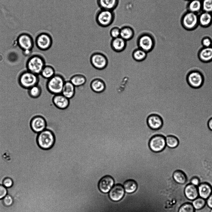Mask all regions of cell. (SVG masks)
<instances>
[{"label": "cell", "instance_id": "cell-28", "mask_svg": "<svg viewBox=\"0 0 212 212\" xmlns=\"http://www.w3.org/2000/svg\"><path fill=\"white\" fill-rule=\"evenodd\" d=\"M90 86L94 92L99 93L103 92L105 89V85L104 81L99 79H95L91 82Z\"/></svg>", "mask_w": 212, "mask_h": 212}, {"label": "cell", "instance_id": "cell-39", "mask_svg": "<svg viewBox=\"0 0 212 212\" xmlns=\"http://www.w3.org/2000/svg\"><path fill=\"white\" fill-rule=\"evenodd\" d=\"M2 200L3 204L6 206L12 205L14 202L12 196L8 194H7Z\"/></svg>", "mask_w": 212, "mask_h": 212}, {"label": "cell", "instance_id": "cell-22", "mask_svg": "<svg viewBox=\"0 0 212 212\" xmlns=\"http://www.w3.org/2000/svg\"><path fill=\"white\" fill-rule=\"evenodd\" d=\"M186 8L187 11L199 14L202 11L201 0H190L188 1Z\"/></svg>", "mask_w": 212, "mask_h": 212}, {"label": "cell", "instance_id": "cell-34", "mask_svg": "<svg viewBox=\"0 0 212 212\" xmlns=\"http://www.w3.org/2000/svg\"><path fill=\"white\" fill-rule=\"evenodd\" d=\"M192 204L196 210L202 209L206 205V200L199 196L192 200Z\"/></svg>", "mask_w": 212, "mask_h": 212}, {"label": "cell", "instance_id": "cell-6", "mask_svg": "<svg viewBox=\"0 0 212 212\" xmlns=\"http://www.w3.org/2000/svg\"><path fill=\"white\" fill-rule=\"evenodd\" d=\"M37 142L40 148L44 149H48L53 145L55 137L52 131L45 129L39 133Z\"/></svg>", "mask_w": 212, "mask_h": 212}, {"label": "cell", "instance_id": "cell-14", "mask_svg": "<svg viewBox=\"0 0 212 212\" xmlns=\"http://www.w3.org/2000/svg\"><path fill=\"white\" fill-rule=\"evenodd\" d=\"M149 127L153 130H158L163 125V121L162 118L159 115L153 114L149 115L147 120Z\"/></svg>", "mask_w": 212, "mask_h": 212}, {"label": "cell", "instance_id": "cell-23", "mask_svg": "<svg viewBox=\"0 0 212 212\" xmlns=\"http://www.w3.org/2000/svg\"><path fill=\"white\" fill-rule=\"evenodd\" d=\"M172 178L176 183L183 185L187 183V177L185 173L180 169H177L173 171L172 173Z\"/></svg>", "mask_w": 212, "mask_h": 212}, {"label": "cell", "instance_id": "cell-18", "mask_svg": "<svg viewBox=\"0 0 212 212\" xmlns=\"http://www.w3.org/2000/svg\"><path fill=\"white\" fill-rule=\"evenodd\" d=\"M199 25L203 28H208L212 24V13L202 11L198 14Z\"/></svg>", "mask_w": 212, "mask_h": 212}, {"label": "cell", "instance_id": "cell-49", "mask_svg": "<svg viewBox=\"0 0 212 212\" xmlns=\"http://www.w3.org/2000/svg\"><path fill=\"white\" fill-rule=\"evenodd\" d=\"M184 0L186 1H189L190 0Z\"/></svg>", "mask_w": 212, "mask_h": 212}, {"label": "cell", "instance_id": "cell-1", "mask_svg": "<svg viewBox=\"0 0 212 212\" xmlns=\"http://www.w3.org/2000/svg\"><path fill=\"white\" fill-rule=\"evenodd\" d=\"M39 75L35 74L27 70L20 73L18 81L22 88L28 90L32 86L39 84Z\"/></svg>", "mask_w": 212, "mask_h": 212}, {"label": "cell", "instance_id": "cell-31", "mask_svg": "<svg viewBox=\"0 0 212 212\" xmlns=\"http://www.w3.org/2000/svg\"><path fill=\"white\" fill-rule=\"evenodd\" d=\"M70 81L75 87H77L84 85L86 82V79L82 75L76 74L72 76Z\"/></svg>", "mask_w": 212, "mask_h": 212}, {"label": "cell", "instance_id": "cell-17", "mask_svg": "<svg viewBox=\"0 0 212 212\" xmlns=\"http://www.w3.org/2000/svg\"><path fill=\"white\" fill-rule=\"evenodd\" d=\"M184 193L185 197L188 200L191 201L199 196L197 187L190 182L185 186Z\"/></svg>", "mask_w": 212, "mask_h": 212}, {"label": "cell", "instance_id": "cell-46", "mask_svg": "<svg viewBox=\"0 0 212 212\" xmlns=\"http://www.w3.org/2000/svg\"><path fill=\"white\" fill-rule=\"evenodd\" d=\"M207 126L209 129L212 131V117L208 121Z\"/></svg>", "mask_w": 212, "mask_h": 212}, {"label": "cell", "instance_id": "cell-20", "mask_svg": "<svg viewBox=\"0 0 212 212\" xmlns=\"http://www.w3.org/2000/svg\"><path fill=\"white\" fill-rule=\"evenodd\" d=\"M100 9L113 11L117 7L119 0H96Z\"/></svg>", "mask_w": 212, "mask_h": 212}, {"label": "cell", "instance_id": "cell-48", "mask_svg": "<svg viewBox=\"0 0 212 212\" xmlns=\"http://www.w3.org/2000/svg\"><path fill=\"white\" fill-rule=\"evenodd\" d=\"M46 162L47 164V165H48V164H47V162Z\"/></svg>", "mask_w": 212, "mask_h": 212}, {"label": "cell", "instance_id": "cell-7", "mask_svg": "<svg viewBox=\"0 0 212 212\" xmlns=\"http://www.w3.org/2000/svg\"><path fill=\"white\" fill-rule=\"evenodd\" d=\"M136 41L139 48L147 53L153 49L155 44V39L150 34L144 33L138 37Z\"/></svg>", "mask_w": 212, "mask_h": 212}, {"label": "cell", "instance_id": "cell-41", "mask_svg": "<svg viewBox=\"0 0 212 212\" xmlns=\"http://www.w3.org/2000/svg\"><path fill=\"white\" fill-rule=\"evenodd\" d=\"M13 184V180L11 178L8 177L4 178L2 182V185L7 188L12 187Z\"/></svg>", "mask_w": 212, "mask_h": 212}, {"label": "cell", "instance_id": "cell-15", "mask_svg": "<svg viewBox=\"0 0 212 212\" xmlns=\"http://www.w3.org/2000/svg\"><path fill=\"white\" fill-rule=\"evenodd\" d=\"M125 193L123 187L120 184H117L110 191L109 196L111 200L118 201L122 199Z\"/></svg>", "mask_w": 212, "mask_h": 212}, {"label": "cell", "instance_id": "cell-5", "mask_svg": "<svg viewBox=\"0 0 212 212\" xmlns=\"http://www.w3.org/2000/svg\"><path fill=\"white\" fill-rule=\"evenodd\" d=\"M65 82L61 76L55 74L48 80L47 88L50 92L54 95L61 94Z\"/></svg>", "mask_w": 212, "mask_h": 212}, {"label": "cell", "instance_id": "cell-21", "mask_svg": "<svg viewBox=\"0 0 212 212\" xmlns=\"http://www.w3.org/2000/svg\"><path fill=\"white\" fill-rule=\"evenodd\" d=\"M53 100L54 104L57 107L62 109L67 108L69 103V99L62 94L54 95Z\"/></svg>", "mask_w": 212, "mask_h": 212}, {"label": "cell", "instance_id": "cell-36", "mask_svg": "<svg viewBox=\"0 0 212 212\" xmlns=\"http://www.w3.org/2000/svg\"><path fill=\"white\" fill-rule=\"evenodd\" d=\"M192 201L186 202L179 207L178 212H195L196 210L193 207Z\"/></svg>", "mask_w": 212, "mask_h": 212}, {"label": "cell", "instance_id": "cell-11", "mask_svg": "<svg viewBox=\"0 0 212 212\" xmlns=\"http://www.w3.org/2000/svg\"><path fill=\"white\" fill-rule=\"evenodd\" d=\"M188 84L191 87L197 88L200 87L203 85L204 77L202 74L197 71H193L187 76Z\"/></svg>", "mask_w": 212, "mask_h": 212}, {"label": "cell", "instance_id": "cell-35", "mask_svg": "<svg viewBox=\"0 0 212 212\" xmlns=\"http://www.w3.org/2000/svg\"><path fill=\"white\" fill-rule=\"evenodd\" d=\"M147 52L140 48L135 50L133 53L134 59L138 61H141L144 60L147 55Z\"/></svg>", "mask_w": 212, "mask_h": 212}, {"label": "cell", "instance_id": "cell-30", "mask_svg": "<svg viewBox=\"0 0 212 212\" xmlns=\"http://www.w3.org/2000/svg\"><path fill=\"white\" fill-rule=\"evenodd\" d=\"M166 146L169 148L174 149L176 148L179 144L178 138L173 135H169L165 137Z\"/></svg>", "mask_w": 212, "mask_h": 212}, {"label": "cell", "instance_id": "cell-19", "mask_svg": "<svg viewBox=\"0 0 212 212\" xmlns=\"http://www.w3.org/2000/svg\"><path fill=\"white\" fill-rule=\"evenodd\" d=\"M199 196L206 200L212 193V187L207 182L200 183L197 187Z\"/></svg>", "mask_w": 212, "mask_h": 212}, {"label": "cell", "instance_id": "cell-10", "mask_svg": "<svg viewBox=\"0 0 212 212\" xmlns=\"http://www.w3.org/2000/svg\"><path fill=\"white\" fill-rule=\"evenodd\" d=\"M17 44L22 50H32L34 46V41L32 37L29 34L23 33L20 34L17 39Z\"/></svg>", "mask_w": 212, "mask_h": 212}, {"label": "cell", "instance_id": "cell-25", "mask_svg": "<svg viewBox=\"0 0 212 212\" xmlns=\"http://www.w3.org/2000/svg\"><path fill=\"white\" fill-rule=\"evenodd\" d=\"M75 92V87L70 81H66L64 85L62 94L69 99L74 96Z\"/></svg>", "mask_w": 212, "mask_h": 212}, {"label": "cell", "instance_id": "cell-44", "mask_svg": "<svg viewBox=\"0 0 212 212\" xmlns=\"http://www.w3.org/2000/svg\"><path fill=\"white\" fill-rule=\"evenodd\" d=\"M206 205L210 209H212V193L206 200Z\"/></svg>", "mask_w": 212, "mask_h": 212}, {"label": "cell", "instance_id": "cell-16", "mask_svg": "<svg viewBox=\"0 0 212 212\" xmlns=\"http://www.w3.org/2000/svg\"><path fill=\"white\" fill-rule=\"evenodd\" d=\"M31 127L35 132L39 133L46 129V122L45 119L41 116L34 118L31 122Z\"/></svg>", "mask_w": 212, "mask_h": 212}, {"label": "cell", "instance_id": "cell-29", "mask_svg": "<svg viewBox=\"0 0 212 212\" xmlns=\"http://www.w3.org/2000/svg\"><path fill=\"white\" fill-rule=\"evenodd\" d=\"M42 89L39 84L34 85L28 90V93L30 98L36 99L41 95Z\"/></svg>", "mask_w": 212, "mask_h": 212}, {"label": "cell", "instance_id": "cell-42", "mask_svg": "<svg viewBox=\"0 0 212 212\" xmlns=\"http://www.w3.org/2000/svg\"><path fill=\"white\" fill-rule=\"evenodd\" d=\"M7 194V188L0 184V200L2 199Z\"/></svg>", "mask_w": 212, "mask_h": 212}, {"label": "cell", "instance_id": "cell-47", "mask_svg": "<svg viewBox=\"0 0 212 212\" xmlns=\"http://www.w3.org/2000/svg\"><path fill=\"white\" fill-rule=\"evenodd\" d=\"M210 212H212V209H211V210H210Z\"/></svg>", "mask_w": 212, "mask_h": 212}, {"label": "cell", "instance_id": "cell-37", "mask_svg": "<svg viewBox=\"0 0 212 212\" xmlns=\"http://www.w3.org/2000/svg\"><path fill=\"white\" fill-rule=\"evenodd\" d=\"M202 11L212 13V0H201Z\"/></svg>", "mask_w": 212, "mask_h": 212}, {"label": "cell", "instance_id": "cell-4", "mask_svg": "<svg viewBox=\"0 0 212 212\" xmlns=\"http://www.w3.org/2000/svg\"><path fill=\"white\" fill-rule=\"evenodd\" d=\"M115 14L113 11L100 9L96 13L95 20L99 26L105 27L110 25L113 21Z\"/></svg>", "mask_w": 212, "mask_h": 212}, {"label": "cell", "instance_id": "cell-40", "mask_svg": "<svg viewBox=\"0 0 212 212\" xmlns=\"http://www.w3.org/2000/svg\"><path fill=\"white\" fill-rule=\"evenodd\" d=\"M120 29L117 27L112 28L110 31V36L112 39L116 38L120 36Z\"/></svg>", "mask_w": 212, "mask_h": 212}, {"label": "cell", "instance_id": "cell-2", "mask_svg": "<svg viewBox=\"0 0 212 212\" xmlns=\"http://www.w3.org/2000/svg\"><path fill=\"white\" fill-rule=\"evenodd\" d=\"M27 70L38 75H39L42 69L45 66V60L39 54L31 56L26 62Z\"/></svg>", "mask_w": 212, "mask_h": 212}, {"label": "cell", "instance_id": "cell-32", "mask_svg": "<svg viewBox=\"0 0 212 212\" xmlns=\"http://www.w3.org/2000/svg\"><path fill=\"white\" fill-rule=\"evenodd\" d=\"M55 75V72L53 68L50 66L45 65L39 75L44 79H48Z\"/></svg>", "mask_w": 212, "mask_h": 212}, {"label": "cell", "instance_id": "cell-9", "mask_svg": "<svg viewBox=\"0 0 212 212\" xmlns=\"http://www.w3.org/2000/svg\"><path fill=\"white\" fill-rule=\"evenodd\" d=\"M149 145L150 149L155 152L163 150L166 146L165 137L161 135H156L150 140Z\"/></svg>", "mask_w": 212, "mask_h": 212}, {"label": "cell", "instance_id": "cell-45", "mask_svg": "<svg viewBox=\"0 0 212 212\" xmlns=\"http://www.w3.org/2000/svg\"><path fill=\"white\" fill-rule=\"evenodd\" d=\"M22 51L23 54L26 56H30L32 53V50H25Z\"/></svg>", "mask_w": 212, "mask_h": 212}, {"label": "cell", "instance_id": "cell-38", "mask_svg": "<svg viewBox=\"0 0 212 212\" xmlns=\"http://www.w3.org/2000/svg\"><path fill=\"white\" fill-rule=\"evenodd\" d=\"M201 44L203 47H209L212 46V38L208 36H205L200 40Z\"/></svg>", "mask_w": 212, "mask_h": 212}, {"label": "cell", "instance_id": "cell-26", "mask_svg": "<svg viewBox=\"0 0 212 212\" xmlns=\"http://www.w3.org/2000/svg\"><path fill=\"white\" fill-rule=\"evenodd\" d=\"M200 60L207 62L212 60V47H204L199 51L198 55Z\"/></svg>", "mask_w": 212, "mask_h": 212}, {"label": "cell", "instance_id": "cell-12", "mask_svg": "<svg viewBox=\"0 0 212 212\" xmlns=\"http://www.w3.org/2000/svg\"><path fill=\"white\" fill-rule=\"evenodd\" d=\"M91 62L94 68L99 70L105 68L108 64L106 57L104 54L99 53H95L92 55L91 58Z\"/></svg>", "mask_w": 212, "mask_h": 212}, {"label": "cell", "instance_id": "cell-24", "mask_svg": "<svg viewBox=\"0 0 212 212\" xmlns=\"http://www.w3.org/2000/svg\"><path fill=\"white\" fill-rule=\"evenodd\" d=\"M127 41L120 36L112 39L111 45L112 49L117 52H121L125 48Z\"/></svg>", "mask_w": 212, "mask_h": 212}, {"label": "cell", "instance_id": "cell-33", "mask_svg": "<svg viewBox=\"0 0 212 212\" xmlns=\"http://www.w3.org/2000/svg\"><path fill=\"white\" fill-rule=\"evenodd\" d=\"M137 187V185L135 181L132 180H129L125 182L123 188L126 192L131 193L135 192Z\"/></svg>", "mask_w": 212, "mask_h": 212}, {"label": "cell", "instance_id": "cell-43", "mask_svg": "<svg viewBox=\"0 0 212 212\" xmlns=\"http://www.w3.org/2000/svg\"><path fill=\"white\" fill-rule=\"evenodd\" d=\"M190 182V183L197 187L200 183V179L197 176H193L191 178Z\"/></svg>", "mask_w": 212, "mask_h": 212}, {"label": "cell", "instance_id": "cell-27", "mask_svg": "<svg viewBox=\"0 0 212 212\" xmlns=\"http://www.w3.org/2000/svg\"><path fill=\"white\" fill-rule=\"evenodd\" d=\"M134 36V30L131 27L126 26L120 29V36L126 41L132 40Z\"/></svg>", "mask_w": 212, "mask_h": 212}, {"label": "cell", "instance_id": "cell-3", "mask_svg": "<svg viewBox=\"0 0 212 212\" xmlns=\"http://www.w3.org/2000/svg\"><path fill=\"white\" fill-rule=\"evenodd\" d=\"M180 23L185 30L189 31L194 30L199 25L198 14L187 11L182 15Z\"/></svg>", "mask_w": 212, "mask_h": 212}, {"label": "cell", "instance_id": "cell-13", "mask_svg": "<svg viewBox=\"0 0 212 212\" xmlns=\"http://www.w3.org/2000/svg\"><path fill=\"white\" fill-rule=\"evenodd\" d=\"M114 181L110 176L107 175L102 178L100 180L98 187L101 192L104 193L108 192L113 187Z\"/></svg>", "mask_w": 212, "mask_h": 212}, {"label": "cell", "instance_id": "cell-8", "mask_svg": "<svg viewBox=\"0 0 212 212\" xmlns=\"http://www.w3.org/2000/svg\"><path fill=\"white\" fill-rule=\"evenodd\" d=\"M53 40L52 37L49 34L42 32L36 38L35 44L37 48L41 51H45L51 46Z\"/></svg>", "mask_w": 212, "mask_h": 212}]
</instances>
